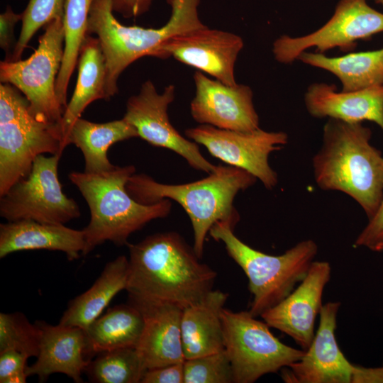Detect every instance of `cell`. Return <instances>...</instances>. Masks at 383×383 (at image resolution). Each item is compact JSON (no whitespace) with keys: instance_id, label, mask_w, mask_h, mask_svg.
<instances>
[{"instance_id":"6da1fadb","label":"cell","mask_w":383,"mask_h":383,"mask_svg":"<svg viewBox=\"0 0 383 383\" xmlns=\"http://www.w3.org/2000/svg\"><path fill=\"white\" fill-rule=\"evenodd\" d=\"M127 246L128 296L184 309L213 289L216 272L199 261L194 248L179 233H157Z\"/></svg>"},{"instance_id":"7a4b0ae2","label":"cell","mask_w":383,"mask_h":383,"mask_svg":"<svg viewBox=\"0 0 383 383\" xmlns=\"http://www.w3.org/2000/svg\"><path fill=\"white\" fill-rule=\"evenodd\" d=\"M371 138L370 128L362 123L328 118L321 147L312 159L318 187L346 194L368 220L383 196V156L371 144Z\"/></svg>"},{"instance_id":"3957f363","label":"cell","mask_w":383,"mask_h":383,"mask_svg":"<svg viewBox=\"0 0 383 383\" xmlns=\"http://www.w3.org/2000/svg\"><path fill=\"white\" fill-rule=\"evenodd\" d=\"M206 177L182 184L156 182L145 174H133L126 184L128 194L138 202L150 205L164 199L177 202L187 213L194 231V249L199 258L211 227L218 221L238 223L233 206L236 194L252 186L257 178L233 166L217 165Z\"/></svg>"},{"instance_id":"277c9868","label":"cell","mask_w":383,"mask_h":383,"mask_svg":"<svg viewBox=\"0 0 383 383\" xmlns=\"http://www.w3.org/2000/svg\"><path fill=\"white\" fill-rule=\"evenodd\" d=\"M135 173V167L132 165H115L112 170L101 173H70V180L84 198L91 213L90 221L83 229L85 245L82 255L106 241L118 246L127 245L132 233L151 221L170 214V199L145 205L128 194L126 184Z\"/></svg>"},{"instance_id":"5b68a950","label":"cell","mask_w":383,"mask_h":383,"mask_svg":"<svg viewBox=\"0 0 383 383\" xmlns=\"http://www.w3.org/2000/svg\"><path fill=\"white\" fill-rule=\"evenodd\" d=\"M171 7L168 21L159 28L121 24L113 16L112 0H94L87 35H96L106 62V99L118 93L120 74L144 56L157 57L160 47L173 36L204 25L199 16L200 0H166Z\"/></svg>"},{"instance_id":"8992f818","label":"cell","mask_w":383,"mask_h":383,"mask_svg":"<svg viewBox=\"0 0 383 383\" xmlns=\"http://www.w3.org/2000/svg\"><path fill=\"white\" fill-rule=\"evenodd\" d=\"M235 225L232 221H218L209 234L224 244L228 255L247 276L252 296L249 312L257 317L285 298L304 279L317 255L318 245L307 239L282 255H269L241 241L234 234Z\"/></svg>"},{"instance_id":"52a82bcc","label":"cell","mask_w":383,"mask_h":383,"mask_svg":"<svg viewBox=\"0 0 383 383\" xmlns=\"http://www.w3.org/2000/svg\"><path fill=\"white\" fill-rule=\"evenodd\" d=\"M64 150L60 124L38 118L20 90L1 83L0 196L28 176L38 155H61Z\"/></svg>"},{"instance_id":"ba28073f","label":"cell","mask_w":383,"mask_h":383,"mask_svg":"<svg viewBox=\"0 0 383 383\" xmlns=\"http://www.w3.org/2000/svg\"><path fill=\"white\" fill-rule=\"evenodd\" d=\"M224 349L229 357L234 383H252L300 360L305 350L282 343L270 326L249 311L221 313Z\"/></svg>"},{"instance_id":"9c48e42d","label":"cell","mask_w":383,"mask_h":383,"mask_svg":"<svg viewBox=\"0 0 383 383\" xmlns=\"http://www.w3.org/2000/svg\"><path fill=\"white\" fill-rule=\"evenodd\" d=\"M44 27L38 46L28 58L1 61L0 81L20 90L38 118L60 124L65 109L58 101L55 84L64 55L63 17L53 19Z\"/></svg>"},{"instance_id":"30bf717a","label":"cell","mask_w":383,"mask_h":383,"mask_svg":"<svg viewBox=\"0 0 383 383\" xmlns=\"http://www.w3.org/2000/svg\"><path fill=\"white\" fill-rule=\"evenodd\" d=\"M61 155H38L28 176L0 196V216L8 221L32 220L65 224L80 216L77 202L62 190L57 167Z\"/></svg>"},{"instance_id":"8fae6325","label":"cell","mask_w":383,"mask_h":383,"mask_svg":"<svg viewBox=\"0 0 383 383\" xmlns=\"http://www.w3.org/2000/svg\"><path fill=\"white\" fill-rule=\"evenodd\" d=\"M382 32L383 13L370 6L367 0H340L333 16L321 28L305 35L279 36L273 43L272 53L277 62L291 64L309 48L320 53L335 48L348 52L357 41Z\"/></svg>"},{"instance_id":"7c38bea8","label":"cell","mask_w":383,"mask_h":383,"mask_svg":"<svg viewBox=\"0 0 383 383\" xmlns=\"http://www.w3.org/2000/svg\"><path fill=\"white\" fill-rule=\"evenodd\" d=\"M185 135L204 145L222 162L245 170L271 190L278 183L277 172L270 167L269 155L288 143L283 131H266L260 128L248 132L225 130L201 124L185 130Z\"/></svg>"},{"instance_id":"4fadbf2b","label":"cell","mask_w":383,"mask_h":383,"mask_svg":"<svg viewBox=\"0 0 383 383\" xmlns=\"http://www.w3.org/2000/svg\"><path fill=\"white\" fill-rule=\"evenodd\" d=\"M174 97V85L160 94L151 81H146L139 93L128 99L123 118L136 129L138 137L150 145L170 150L194 170L210 174L217 165L208 161L197 143L183 137L170 121L167 109Z\"/></svg>"},{"instance_id":"5bb4252c","label":"cell","mask_w":383,"mask_h":383,"mask_svg":"<svg viewBox=\"0 0 383 383\" xmlns=\"http://www.w3.org/2000/svg\"><path fill=\"white\" fill-rule=\"evenodd\" d=\"M244 45L235 33L204 27L177 34L160 48L157 57H173L227 85H235L234 67Z\"/></svg>"},{"instance_id":"9a60e30c","label":"cell","mask_w":383,"mask_h":383,"mask_svg":"<svg viewBox=\"0 0 383 383\" xmlns=\"http://www.w3.org/2000/svg\"><path fill=\"white\" fill-rule=\"evenodd\" d=\"M331 275L328 262L313 261L299 284L260 316L270 328L290 336L306 350L315 335L316 318L323 306V294Z\"/></svg>"},{"instance_id":"2e32d148","label":"cell","mask_w":383,"mask_h":383,"mask_svg":"<svg viewBox=\"0 0 383 383\" xmlns=\"http://www.w3.org/2000/svg\"><path fill=\"white\" fill-rule=\"evenodd\" d=\"M194 80L196 91L190 104V111L196 122L243 132L260 128L259 116L252 101L253 93L249 86L227 85L199 70L195 72Z\"/></svg>"},{"instance_id":"e0dca14e","label":"cell","mask_w":383,"mask_h":383,"mask_svg":"<svg viewBox=\"0 0 383 383\" xmlns=\"http://www.w3.org/2000/svg\"><path fill=\"white\" fill-rule=\"evenodd\" d=\"M340 301L323 305L319 325L303 357L281 370L287 383H351L354 365L338 346L335 338Z\"/></svg>"},{"instance_id":"ac0fdd59","label":"cell","mask_w":383,"mask_h":383,"mask_svg":"<svg viewBox=\"0 0 383 383\" xmlns=\"http://www.w3.org/2000/svg\"><path fill=\"white\" fill-rule=\"evenodd\" d=\"M144 318V327L136 346L148 368L183 362L181 320L183 309L169 302L128 296Z\"/></svg>"},{"instance_id":"d6986e66","label":"cell","mask_w":383,"mask_h":383,"mask_svg":"<svg viewBox=\"0 0 383 383\" xmlns=\"http://www.w3.org/2000/svg\"><path fill=\"white\" fill-rule=\"evenodd\" d=\"M35 323L40 331L39 353L34 364L26 368L28 377L35 375L44 382L51 374L62 373L82 382V372L91 361L86 355L84 330L42 321Z\"/></svg>"},{"instance_id":"ffe728a7","label":"cell","mask_w":383,"mask_h":383,"mask_svg":"<svg viewBox=\"0 0 383 383\" xmlns=\"http://www.w3.org/2000/svg\"><path fill=\"white\" fill-rule=\"evenodd\" d=\"M308 113L316 118H335L349 123L369 121L383 131V86L338 91L326 82L311 84L304 96Z\"/></svg>"},{"instance_id":"44dd1931","label":"cell","mask_w":383,"mask_h":383,"mask_svg":"<svg viewBox=\"0 0 383 383\" xmlns=\"http://www.w3.org/2000/svg\"><path fill=\"white\" fill-rule=\"evenodd\" d=\"M84 245L83 230L72 229L64 224L32 220L0 224V258L17 251L48 250L61 251L72 261L82 255Z\"/></svg>"},{"instance_id":"7402d4cb","label":"cell","mask_w":383,"mask_h":383,"mask_svg":"<svg viewBox=\"0 0 383 383\" xmlns=\"http://www.w3.org/2000/svg\"><path fill=\"white\" fill-rule=\"evenodd\" d=\"M228 294L213 290L182 310L181 332L185 360L224 350L221 313Z\"/></svg>"},{"instance_id":"603a6c76","label":"cell","mask_w":383,"mask_h":383,"mask_svg":"<svg viewBox=\"0 0 383 383\" xmlns=\"http://www.w3.org/2000/svg\"><path fill=\"white\" fill-rule=\"evenodd\" d=\"M128 278V259L120 255L107 262L92 286L71 300L59 324L86 329L100 316L113 298L126 289Z\"/></svg>"},{"instance_id":"cb8c5ba5","label":"cell","mask_w":383,"mask_h":383,"mask_svg":"<svg viewBox=\"0 0 383 383\" xmlns=\"http://www.w3.org/2000/svg\"><path fill=\"white\" fill-rule=\"evenodd\" d=\"M138 137L136 129L123 118L106 123H94L77 118L71 127L65 145L74 144L84 157L85 172L101 173L115 165L109 160V148L116 143Z\"/></svg>"},{"instance_id":"d4e9b609","label":"cell","mask_w":383,"mask_h":383,"mask_svg":"<svg viewBox=\"0 0 383 383\" xmlns=\"http://www.w3.org/2000/svg\"><path fill=\"white\" fill-rule=\"evenodd\" d=\"M105 85L106 62L99 41L88 35L79 52L76 87L60 123L64 149L71 127L87 106L97 99L107 100Z\"/></svg>"},{"instance_id":"484cf974","label":"cell","mask_w":383,"mask_h":383,"mask_svg":"<svg viewBox=\"0 0 383 383\" xmlns=\"http://www.w3.org/2000/svg\"><path fill=\"white\" fill-rule=\"evenodd\" d=\"M297 60L335 75L341 82L342 91L383 86V48L350 52L340 57L305 51L299 55Z\"/></svg>"},{"instance_id":"4316f807","label":"cell","mask_w":383,"mask_h":383,"mask_svg":"<svg viewBox=\"0 0 383 383\" xmlns=\"http://www.w3.org/2000/svg\"><path fill=\"white\" fill-rule=\"evenodd\" d=\"M144 327L141 312L134 306L121 304L109 308L86 329V355L122 348H136Z\"/></svg>"},{"instance_id":"83f0119b","label":"cell","mask_w":383,"mask_h":383,"mask_svg":"<svg viewBox=\"0 0 383 383\" xmlns=\"http://www.w3.org/2000/svg\"><path fill=\"white\" fill-rule=\"evenodd\" d=\"M93 1L94 0H65L64 55L55 84L57 97L65 109L67 106L68 84L78 62L81 47L88 35V18Z\"/></svg>"},{"instance_id":"f1b7e54d","label":"cell","mask_w":383,"mask_h":383,"mask_svg":"<svg viewBox=\"0 0 383 383\" xmlns=\"http://www.w3.org/2000/svg\"><path fill=\"white\" fill-rule=\"evenodd\" d=\"M147 370L135 348L101 352L84 370L89 379L97 383H141Z\"/></svg>"},{"instance_id":"f546056e","label":"cell","mask_w":383,"mask_h":383,"mask_svg":"<svg viewBox=\"0 0 383 383\" xmlns=\"http://www.w3.org/2000/svg\"><path fill=\"white\" fill-rule=\"evenodd\" d=\"M40 331L21 312L0 313V351L14 350L28 358L39 353Z\"/></svg>"},{"instance_id":"4dcf8cb0","label":"cell","mask_w":383,"mask_h":383,"mask_svg":"<svg viewBox=\"0 0 383 383\" xmlns=\"http://www.w3.org/2000/svg\"><path fill=\"white\" fill-rule=\"evenodd\" d=\"M65 0H29L22 12V27L12 60H21L24 50L34 34L43 26L58 17H63Z\"/></svg>"},{"instance_id":"1f68e13d","label":"cell","mask_w":383,"mask_h":383,"mask_svg":"<svg viewBox=\"0 0 383 383\" xmlns=\"http://www.w3.org/2000/svg\"><path fill=\"white\" fill-rule=\"evenodd\" d=\"M184 383H233L232 366L224 350L184 362Z\"/></svg>"},{"instance_id":"d6a6232c","label":"cell","mask_w":383,"mask_h":383,"mask_svg":"<svg viewBox=\"0 0 383 383\" xmlns=\"http://www.w3.org/2000/svg\"><path fill=\"white\" fill-rule=\"evenodd\" d=\"M28 357L14 350L0 351V382L25 383Z\"/></svg>"},{"instance_id":"836d02e7","label":"cell","mask_w":383,"mask_h":383,"mask_svg":"<svg viewBox=\"0 0 383 383\" xmlns=\"http://www.w3.org/2000/svg\"><path fill=\"white\" fill-rule=\"evenodd\" d=\"M383 243V196L374 216L357 237L353 246L376 251Z\"/></svg>"},{"instance_id":"e575fe53","label":"cell","mask_w":383,"mask_h":383,"mask_svg":"<svg viewBox=\"0 0 383 383\" xmlns=\"http://www.w3.org/2000/svg\"><path fill=\"white\" fill-rule=\"evenodd\" d=\"M22 13H15L9 5L0 15V47L5 52L6 61L12 60L17 43L14 40V29L17 23L22 21Z\"/></svg>"},{"instance_id":"d590c367","label":"cell","mask_w":383,"mask_h":383,"mask_svg":"<svg viewBox=\"0 0 383 383\" xmlns=\"http://www.w3.org/2000/svg\"><path fill=\"white\" fill-rule=\"evenodd\" d=\"M184 362L149 369L141 383H184Z\"/></svg>"},{"instance_id":"8d00e7d4","label":"cell","mask_w":383,"mask_h":383,"mask_svg":"<svg viewBox=\"0 0 383 383\" xmlns=\"http://www.w3.org/2000/svg\"><path fill=\"white\" fill-rule=\"evenodd\" d=\"M154 0H112L113 12L124 18L138 17L146 13Z\"/></svg>"},{"instance_id":"74e56055","label":"cell","mask_w":383,"mask_h":383,"mask_svg":"<svg viewBox=\"0 0 383 383\" xmlns=\"http://www.w3.org/2000/svg\"><path fill=\"white\" fill-rule=\"evenodd\" d=\"M351 383H383V363L376 367L354 365Z\"/></svg>"},{"instance_id":"f35d334b","label":"cell","mask_w":383,"mask_h":383,"mask_svg":"<svg viewBox=\"0 0 383 383\" xmlns=\"http://www.w3.org/2000/svg\"><path fill=\"white\" fill-rule=\"evenodd\" d=\"M377 252H383V243H382L377 249Z\"/></svg>"},{"instance_id":"ab89813d","label":"cell","mask_w":383,"mask_h":383,"mask_svg":"<svg viewBox=\"0 0 383 383\" xmlns=\"http://www.w3.org/2000/svg\"><path fill=\"white\" fill-rule=\"evenodd\" d=\"M376 4L381 5L383 7V0H374Z\"/></svg>"}]
</instances>
